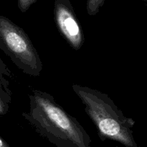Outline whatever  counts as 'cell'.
I'll return each mask as SVG.
<instances>
[{
	"label": "cell",
	"instance_id": "obj_1",
	"mask_svg": "<svg viewBox=\"0 0 147 147\" xmlns=\"http://www.w3.org/2000/svg\"><path fill=\"white\" fill-rule=\"evenodd\" d=\"M30 110L22 116L40 135L57 147H91V138L79 121L54 97L33 89L29 94Z\"/></svg>",
	"mask_w": 147,
	"mask_h": 147
},
{
	"label": "cell",
	"instance_id": "obj_2",
	"mask_svg": "<svg viewBox=\"0 0 147 147\" xmlns=\"http://www.w3.org/2000/svg\"><path fill=\"white\" fill-rule=\"evenodd\" d=\"M73 90L85 107L102 141H117L125 147H138L133 135L135 121L125 116L106 94L88 86L74 84Z\"/></svg>",
	"mask_w": 147,
	"mask_h": 147
},
{
	"label": "cell",
	"instance_id": "obj_3",
	"mask_svg": "<svg viewBox=\"0 0 147 147\" xmlns=\"http://www.w3.org/2000/svg\"><path fill=\"white\" fill-rule=\"evenodd\" d=\"M0 49L24 74L38 76L43 65L37 49L24 30L0 15Z\"/></svg>",
	"mask_w": 147,
	"mask_h": 147
},
{
	"label": "cell",
	"instance_id": "obj_4",
	"mask_svg": "<svg viewBox=\"0 0 147 147\" xmlns=\"http://www.w3.org/2000/svg\"><path fill=\"white\" fill-rule=\"evenodd\" d=\"M54 19L57 30L69 46L80 50L85 42L84 34L70 0L55 1Z\"/></svg>",
	"mask_w": 147,
	"mask_h": 147
},
{
	"label": "cell",
	"instance_id": "obj_5",
	"mask_svg": "<svg viewBox=\"0 0 147 147\" xmlns=\"http://www.w3.org/2000/svg\"><path fill=\"white\" fill-rule=\"evenodd\" d=\"M12 77V73L0 58V94L8 104L11 102V92L9 88V79Z\"/></svg>",
	"mask_w": 147,
	"mask_h": 147
},
{
	"label": "cell",
	"instance_id": "obj_6",
	"mask_svg": "<svg viewBox=\"0 0 147 147\" xmlns=\"http://www.w3.org/2000/svg\"><path fill=\"white\" fill-rule=\"evenodd\" d=\"M106 0H87L86 10L88 15L95 16L104 5Z\"/></svg>",
	"mask_w": 147,
	"mask_h": 147
},
{
	"label": "cell",
	"instance_id": "obj_7",
	"mask_svg": "<svg viewBox=\"0 0 147 147\" xmlns=\"http://www.w3.org/2000/svg\"><path fill=\"white\" fill-rule=\"evenodd\" d=\"M38 0H17V6L22 12L24 13Z\"/></svg>",
	"mask_w": 147,
	"mask_h": 147
},
{
	"label": "cell",
	"instance_id": "obj_8",
	"mask_svg": "<svg viewBox=\"0 0 147 147\" xmlns=\"http://www.w3.org/2000/svg\"><path fill=\"white\" fill-rule=\"evenodd\" d=\"M9 110V104L7 103L0 94V115H4Z\"/></svg>",
	"mask_w": 147,
	"mask_h": 147
},
{
	"label": "cell",
	"instance_id": "obj_9",
	"mask_svg": "<svg viewBox=\"0 0 147 147\" xmlns=\"http://www.w3.org/2000/svg\"><path fill=\"white\" fill-rule=\"evenodd\" d=\"M0 147H10L9 145L1 136H0Z\"/></svg>",
	"mask_w": 147,
	"mask_h": 147
},
{
	"label": "cell",
	"instance_id": "obj_10",
	"mask_svg": "<svg viewBox=\"0 0 147 147\" xmlns=\"http://www.w3.org/2000/svg\"><path fill=\"white\" fill-rule=\"evenodd\" d=\"M144 1H146V0H144Z\"/></svg>",
	"mask_w": 147,
	"mask_h": 147
}]
</instances>
